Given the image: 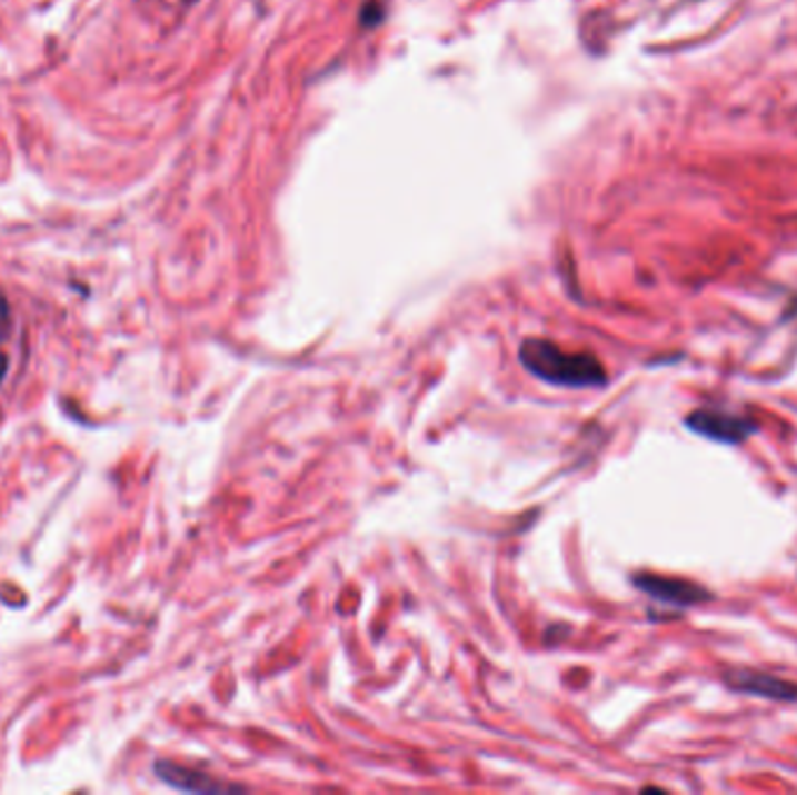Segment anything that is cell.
<instances>
[{"mask_svg": "<svg viewBox=\"0 0 797 795\" xmlns=\"http://www.w3.org/2000/svg\"><path fill=\"white\" fill-rule=\"evenodd\" d=\"M10 327H12V312H10V304L3 295V289H0V341L6 339V336L10 334Z\"/></svg>", "mask_w": 797, "mask_h": 795, "instance_id": "cell-6", "label": "cell"}, {"mask_svg": "<svg viewBox=\"0 0 797 795\" xmlns=\"http://www.w3.org/2000/svg\"><path fill=\"white\" fill-rule=\"evenodd\" d=\"M686 427L699 437L728 446H739L758 431V423L754 418L720 411V408H697V411L686 416Z\"/></svg>", "mask_w": 797, "mask_h": 795, "instance_id": "cell-2", "label": "cell"}, {"mask_svg": "<svg viewBox=\"0 0 797 795\" xmlns=\"http://www.w3.org/2000/svg\"><path fill=\"white\" fill-rule=\"evenodd\" d=\"M8 365H10V361H8L6 352H0V382H3V378L8 374Z\"/></svg>", "mask_w": 797, "mask_h": 795, "instance_id": "cell-8", "label": "cell"}, {"mask_svg": "<svg viewBox=\"0 0 797 795\" xmlns=\"http://www.w3.org/2000/svg\"><path fill=\"white\" fill-rule=\"evenodd\" d=\"M361 21H365L367 27H371V23L380 21V8H378V6H367L365 12H361Z\"/></svg>", "mask_w": 797, "mask_h": 795, "instance_id": "cell-7", "label": "cell"}, {"mask_svg": "<svg viewBox=\"0 0 797 795\" xmlns=\"http://www.w3.org/2000/svg\"><path fill=\"white\" fill-rule=\"evenodd\" d=\"M157 775L168 782L171 786H178L182 791H199V793H217V791H233V786L217 784L208 775L195 773V769H187L173 763H157Z\"/></svg>", "mask_w": 797, "mask_h": 795, "instance_id": "cell-5", "label": "cell"}, {"mask_svg": "<svg viewBox=\"0 0 797 795\" xmlns=\"http://www.w3.org/2000/svg\"><path fill=\"white\" fill-rule=\"evenodd\" d=\"M726 684L737 693L767 697V700H795L797 697V686H793L790 682H784L779 677H771V674L754 672V669L728 672Z\"/></svg>", "mask_w": 797, "mask_h": 795, "instance_id": "cell-4", "label": "cell"}, {"mask_svg": "<svg viewBox=\"0 0 797 795\" xmlns=\"http://www.w3.org/2000/svg\"><path fill=\"white\" fill-rule=\"evenodd\" d=\"M520 361L531 376L565 388H601L609 380L607 369L592 352H569L546 339H525Z\"/></svg>", "mask_w": 797, "mask_h": 795, "instance_id": "cell-1", "label": "cell"}, {"mask_svg": "<svg viewBox=\"0 0 797 795\" xmlns=\"http://www.w3.org/2000/svg\"><path fill=\"white\" fill-rule=\"evenodd\" d=\"M632 582L641 593L662 602V605H671V607L686 609V607L703 605V602L711 599V593L707 588H703L695 582H688V578H679V576H662V574H654V572H644V574H637Z\"/></svg>", "mask_w": 797, "mask_h": 795, "instance_id": "cell-3", "label": "cell"}]
</instances>
